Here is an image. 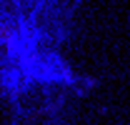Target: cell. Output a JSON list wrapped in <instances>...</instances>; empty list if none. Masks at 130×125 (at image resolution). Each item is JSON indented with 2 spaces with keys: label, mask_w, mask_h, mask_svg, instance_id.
Listing matches in <instances>:
<instances>
[{
  "label": "cell",
  "mask_w": 130,
  "mask_h": 125,
  "mask_svg": "<svg viewBox=\"0 0 130 125\" xmlns=\"http://www.w3.org/2000/svg\"><path fill=\"white\" fill-rule=\"evenodd\" d=\"M98 85V78H85V75H75V80L70 83V90L73 93H78V95H85V93H90L93 88Z\"/></svg>",
  "instance_id": "cell-1"
}]
</instances>
